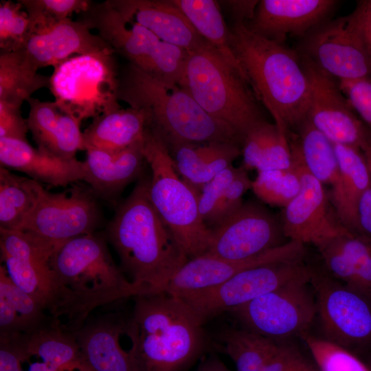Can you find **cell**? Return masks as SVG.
Segmentation results:
<instances>
[{
	"label": "cell",
	"instance_id": "f5cc1de1",
	"mask_svg": "<svg viewBox=\"0 0 371 371\" xmlns=\"http://www.w3.org/2000/svg\"><path fill=\"white\" fill-rule=\"evenodd\" d=\"M289 371H319L300 354Z\"/></svg>",
	"mask_w": 371,
	"mask_h": 371
},
{
	"label": "cell",
	"instance_id": "2e32d148",
	"mask_svg": "<svg viewBox=\"0 0 371 371\" xmlns=\"http://www.w3.org/2000/svg\"><path fill=\"white\" fill-rule=\"evenodd\" d=\"M300 57L310 84L306 119L333 144L361 150L370 142L371 132L352 109L338 81Z\"/></svg>",
	"mask_w": 371,
	"mask_h": 371
},
{
	"label": "cell",
	"instance_id": "f1b7e54d",
	"mask_svg": "<svg viewBox=\"0 0 371 371\" xmlns=\"http://www.w3.org/2000/svg\"><path fill=\"white\" fill-rule=\"evenodd\" d=\"M241 155L242 168L246 171L289 169L293 166L288 133L267 121L247 133L243 141Z\"/></svg>",
	"mask_w": 371,
	"mask_h": 371
},
{
	"label": "cell",
	"instance_id": "8d00e7d4",
	"mask_svg": "<svg viewBox=\"0 0 371 371\" xmlns=\"http://www.w3.org/2000/svg\"><path fill=\"white\" fill-rule=\"evenodd\" d=\"M319 371H370L351 351L326 339L309 335L302 337Z\"/></svg>",
	"mask_w": 371,
	"mask_h": 371
},
{
	"label": "cell",
	"instance_id": "60d3db41",
	"mask_svg": "<svg viewBox=\"0 0 371 371\" xmlns=\"http://www.w3.org/2000/svg\"><path fill=\"white\" fill-rule=\"evenodd\" d=\"M23 5L11 1L0 3V47L3 52L23 49L30 32V20Z\"/></svg>",
	"mask_w": 371,
	"mask_h": 371
},
{
	"label": "cell",
	"instance_id": "6da1fadb",
	"mask_svg": "<svg viewBox=\"0 0 371 371\" xmlns=\"http://www.w3.org/2000/svg\"><path fill=\"white\" fill-rule=\"evenodd\" d=\"M53 297L48 309L54 322L64 318L63 329L81 328L98 307L144 294L113 260L104 236L93 233L72 238L54 252Z\"/></svg>",
	"mask_w": 371,
	"mask_h": 371
},
{
	"label": "cell",
	"instance_id": "c3c4849f",
	"mask_svg": "<svg viewBox=\"0 0 371 371\" xmlns=\"http://www.w3.org/2000/svg\"><path fill=\"white\" fill-rule=\"evenodd\" d=\"M371 61V0L358 1L352 12Z\"/></svg>",
	"mask_w": 371,
	"mask_h": 371
},
{
	"label": "cell",
	"instance_id": "277c9868",
	"mask_svg": "<svg viewBox=\"0 0 371 371\" xmlns=\"http://www.w3.org/2000/svg\"><path fill=\"white\" fill-rule=\"evenodd\" d=\"M229 42L257 99L274 123L288 133L305 120L310 84L296 49L251 32L243 23L229 27Z\"/></svg>",
	"mask_w": 371,
	"mask_h": 371
},
{
	"label": "cell",
	"instance_id": "9c48e42d",
	"mask_svg": "<svg viewBox=\"0 0 371 371\" xmlns=\"http://www.w3.org/2000/svg\"><path fill=\"white\" fill-rule=\"evenodd\" d=\"M80 21L100 36L130 63L153 76L179 81L184 71L188 52L162 41L148 29L126 21L109 1L91 3Z\"/></svg>",
	"mask_w": 371,
	"mask_h": 371
},
{
	"label": "cell",
	"instance_id": "7402d4cb",
	"mask_svg": "<svg viewBox=\"0 0 371 371\" xmlns=\"http://www.w3.org/2000/svg\"><path fill=\"white\" fill-rule=\"evenodd\" d=\"M0 164L54 187L72 185L83 181L85 176L84 161L56 157L33 148L25 140L0 138Z\"/></svg>",
	"mask_w": 371,
	"mask_h": 371
},
{
	"label": "cell",
	"instance_id": "3957f363",
	"mask_svg": "<svg viewBox=\"0 0 371 371\" xmlns=\"http://www.w3.org/2000/svg\"><path fill=\"white\" fill-rule=\"evenodd\" d=\"M134 298L125 334L137 371H187L207 349L203 324L177 296L158 292Z\"/></svg>",
	"mask_w": 371,
	"mask_h": 371
},
{
	"label": "cell",
	"instance_id": "d4e9b609",
	"mask_svg": "<svg viewBox=\"0 0 371 371\" xmlns=\"http://www.w3.org/2000/svg\"><path fill=\"white\" fill-rule=\"evenodd\" d=\"M333 144L339 167V177L336 186L330 190V200L342 225L357 234L358 204L364 192L370 186L369 171L360 149Z\"/></svg>",
	"mask_w": 371,
	"mask_h": 371
},
{
	"label": "cell",
	"instance_id": "52a82bcc",
	"mask_svg": "<svg viewBox=\"0 0 371 371\" xmlns=\"http://www.w3.org/2000/svg\"><path fill=\"white\" fill-rule=\"evenodd\" d=\"M144 154L151 176L148 196L188 259L207 252L210 229L199 210L198 194L177 172L167 146L148 127L144 136Z\"/></svg>",
	"mask_w": 371,
	"mask_h": 371
},
{
	"label": "cell",
	"instance_id": "7dc6e473",
	"mask_svg": "<svg viewBox=\"0 0 371 371\" xmlns=\"http://www.w3.org/2000/svg\"><path fill=\"white\" fill-rule=\"evenodd\" d=\"M300 355L294 347L278 344L262 371H289Z\"/></svg>",
	"mask_w": 371,
	"mask_h": 371
},
{
	"label": "cell",
	"instance_id": "db71d44e",
	"mask_svg": "<svg viewBox=\"0 0 371 371\" xmlns=\"http://www.w3.org/2000/svg\"><path fill=\"white\" fill-rule=\"evenodd\" d=\"M366 162L368 166V169L370 177V186H371V140L370 142L361 150Z\"/></svg>",
	"mask_w": 371,
	"mask_h": 371
},
{
	"label": "cell",
	"instance_id": "ffe728a7",
	"mask_svg": "<svg viewBox=\"0 0 371 371\" xmlns=\"http://www.w3.org/2000/svg\"><path fill=\"white\" fill-rule=\"evenodd\" d=\"M109 49L113 48L100 36L93 34L86 24L69 18L30 29L21 50L38 69L48 66L54 67L74 55Z\"/></svg>",
	"mask_w": 371,
	"mask_h": 371
},
{
	"label": "cell",
	"instance_id": "8fae6325",
	"mask_svg": "<svg viewBox=\"0 0 371 371\" xmlns=\"http://www.w3.org/2000/svg\"><path fill=\"white\" fill-rule=\"evenodd\" d=\"M310 280L291 282L229 312L243 328L275 341L302 337L317 315Z\"/></svg>",
	"mask_w": 371,
	"mask_h": 371
},
{
	"label": "cell",
	"instance_id": "d6a6232c",
	"mask_svg": "<svg viewBox=\"0 0 371 371\" xmlns=\"http://www.w3.org/2000/svg\"><path fill=\"white\" fill-rule=\"evenodd\" d=\"M49 86V77L38 73L23 50L0 54V101L21 106L36 91Z\"/></svg>",
	"mask_w": 371,
	"mask_h": 371
},
{
	"label": "cell",
	"instance_id": "9a60e30c",
	"mask_svg": "<svg viewBox=\"0 0 371 371\" xmlns=\"http://www.w3.org/2000/svg\"><path fill=\"white\" fill-rule=\"evenodd\" d=\"M283 238L281 221L259 203L243 202L230 216L210 228L205 254L232 260L246 259L284 244L287 241Z\"/></svg>",
	"mask_w": 371,
	"mask_h": 371
},
{
	"label": "cell",
	"instance_id": "ee69618b",
	"mask_svg": "<svg viewBox=\"0 0 371 371\" xmlns=\"http://www.w3.org/2000/svg\"><path fill=\"white\" fill-rule=\"evenodd\" d=\"M247 172L242 167L239 168L237 175L225 190L218 208L216 225L243 205V196L248 190L251 189L252 186V181Z\"/></svg>",
	"mask_w": 371,
	"mask_h": 371
},
{
	"label": "cell",
	"instance_id": "d590c367",
	"mask_svg": "<svg viewBox=\"0 0 371 371\" xmlns=\"http://www.w3.org/2000/svg\"><path fill=\"white\" fill-rule=\"evenodd\" d=\"M299 175L292 166L289 169L258 171L252 181L251 190L262 202L284 208L300 192Z\"/></svg>",
	"mask_w": 371,
	"mask_h": 371
},
{
	"label": "cell",
	"instance_id": "5bb4252c",
	"mask_svg": "<svg viewBox=\"0 0 371 371\" xmlns=\"http://www.w3.org/2000/svg\"><path fill=\"white\" fill-rule=\"evenodd\" d=\"M97 196L89 186L73 183L67 190H45L20 229L57 246L95 233L102 222Z\"/></svg>",
	"mask_w": 371,
	"mask_h": 371
},
{
	"label": "cell",
	"instance_id": "e575fe53",
	"mask_svg": "<svg viewBox=\"0 0 371 371\" xmlns=\"http://www.w3.org/2000/svg\"><path fill=\"white\" fill-rule=\"evenodd\" d=\"M27 118L29 131L38 148L55 155L65 132L66 120L55 101L30 98Z\"/></svg>",
	"mask_w": 371,
	"mask_h": 371
},
{
	"label": "cell",
	"instance_id": "4316f807",
	"mask_svg": "<svg viewBox=\"0 0 371 371\" xmlns=\"http://www.w3.org/2000/svg\"><path fill=\"white\" fill-rule=\"evenodd\" d=\"M148 126V117L142 109L120 108L102 114L82 132V150L91 148L119 153L142 139Z\"/></svg>",
	"mask_w": 371,
	"mask_h": 371
},
{
	"label": "cell",
	"instance_id": "d6986e66",
	"mask_svg": "<svg viewBox=\"0 0 371 371\" xmlns=\"http://www.w3.org/2000/svg\"><path fill=\"white\" fill-rule=\"evenodd\" d=\"M338 3L334 0H261L253 19L245 25L261 37L284 44L288 37L302 38L330 19Z\"/></svg>",
	"mask_w": 371,
	"mask_h": 371
},
{
	"label": "cell",
	"instance_id": "44dd1931",
	"mask_svg": "<svg viewBox=\"0 0 371 371\" xmlns=\"http://www.w3.org/2000/svg\"><path fill=\"white\" fill-rule=\"evenodd\" d=\"M128 22L138 24L166 43L188 52L207 42L170 0H109Z\"/></svg>",
	"mask_w": 371,
	"mask_h": 371
},
{
	"label": "cell",
	"instance_id": "5b68a950",
	"mask_svg": "<svg viewBox=\"0 0 371 371\" xmlns=\"http://www.w3.org/2000/svg\"><path fill=\"white\" fill-rule=\"evenodd\" d=\"M118 99L146 113L149 127L168 149L183 144L226 142L242 146L238 135L207 113L186 89L131 63L120 78Z\"/></svg>",
	"mask_w": 371,
	"mask_h": 371
},
{
	"label": "cell",
	"instance_id": "8992f818",
	"mask_svg": "<svg viewBox=\"0 0 371 371\" xmlns=\"http://www.w3.org/2000/svg\"><path fill=\"white\" fill-rule=\"evenodd\" d=\"M180 86L207 113L232 128L243 141L249 131L267 121L245 75L208 43L189 52Z\"/></svg>",
	"mask_w": 371,
	"mask_h": 371
},
{
	"label": "cell",
	"instance_id": "836d02e7",
	"mask_svg": "<svg viewBox=\"0 0 371 371\" xmlns=\"http://www.w3.org/2000/svg\"><path fill=\"white\" fill-rule=\"evenodd\" d=\"M220 350L235 363L237 371H262L278 344L249 330L228 328L219 333Z\"/></svg>",
	"mask_w": 371,
	"mask_h": 371
},
{
	"label": "cell",
	"instance_id": "ab89813d",
	"mask_svg": "<svg viewBox=\"0 0 371 371\" xmlns=\"http://www.w3.org/2000/svg\"><path fill=\"white\" fill-rule=\"evenodd\" d=\"M26 10L30 29L41 27L85 12L91 2L87 0H20Z\"/></svg>",
	"mask_w": 371,
	"mask_h": 371
},
{
	"label": "cell",
	"instance_id": "11a10c76",
	"mask_svg": "<svg viewBox=\"0 0 371 371\" xmlns=\"http://www.w3.org/2000/svg\"><path fill=\"white\" fill-rule=\"evenodd\" d=\"M28 371H56L42 361H37L30 365Z\"/></svg>",
	"mask_w": 371,
	"mask_h": 371
},
{
	"label": "cell",
	"instance_id": "7c38bea8",
	"mask_svg": "<svg viewBox=\"0 0 371 371\" xmlns=\"http://www.w3.org/2000/svg\"><path fill=\"white\" fill-rule=\"evenodd\" d=\"M310 282L325 339L349 351L371 346V298L314 269Z\"/></svg>",
	"mask_w": 371,
	"mask_h": 371
},
{
	"label": "cell",
	"instance_id": "cb8c5ba5",
	"mask_svg": "<svg viewBox=\"0 0 371 371\" xmlns=\"http://www.w3.org/2000/svg\"><path fill=\"white\" fill-rule=\"evenodd\" d=\"M125 327L126 321L108 317L85 323L72 333L93 371H137L131 349L126 351L120 345Z\"/></svg>",
	"mask_w": 371,
	"mask_h": 371
},
{
	"label": "cell",
	"instance_id": "ba28073f",
	"mask_svg": "<svg viewBox=\"0 0 371 371\" xmlns=\"http://www.w3.org/2000/svg\"><path fill=\"white\" fill-rule=\"evenodd\" d=\"M114 52L76 55L54 67L49 89L62 113L82 122L121 108Z\"/></svg>",
	"mask_w": 371,
	"mask_h": 371
},
{
	"label": "cell",
	"instance_id": "4dcf8cb0",
	"mask_svg": "<svg viewBox=\"0 0 371 371\" xmlns=\"http://www.w3.org/2000/svg\"><path fill=\"white\" fill-rule=\"evenodd\" d=\"M46 189L41 183L0 168V229L19 230Z\"/></svg>",
	"mask_w": 371,
	"mask_h": 371
},
{
	"label": "cell",
	"instance_id": "bcb514c9",
	"mask_svg": "<svg viewBox=\"0 0 371 371\" xmlns=\"http://www.w3.org/2000/svg\"><path fill=\"white\" fill-rule=\"evenodd\" d=\"M27 361L19 339L0 341V371H24L21 365Z\"/></svg>",
	"mask_w": 371,
	"mask_h": 371
},
{
	"label": "cell",
	"instance_id": "b9f144b4",
	"mask_svg": "<svg viewBox=\"0 0 371 371\" xmlns=\"http://www.w3.org/2000/svg\"><path fill=\"white\" fill-rule=\"evenodd\" d=\"M239 170L232 165L218 173L203 186L198 194L201 218L208 228L216 225L218 208L225 190Z\"/></svg>",
	"mask_w": 371,
	"mask_h": 371
},
{
	"label": "cell",
	"instance_id": "74e56055",
	"mask_svg": "<svg viewBox=\"0 0 371 371\" xmlns=\"http://www.w3.org/2000/svg\"><path fill=\"white\" fill-rule=\"evenodd\" d=\"M0 297L17 313L24 328V335L43 325L44 307L11 280L5 267L2 265L0 266Z\"/></svg>",
	"mask_w": 371,
	"mask_h": 371
},
{
	"label": "cell",
	"instance_id": "7a4b0ae2",
	"mask_svg": "<svg viewBox=\"0 0 371 371\" xmlns=\"http://www.w3.org/2000/svg\"><path fill=\"white\" fill-rule=\"evenodd\" d=\"M141 179L116 208L104 237L126 278L144 293H158L189 260L148 196Z\"/></svg>",
	"mask_w": 371,
	"mask_h": 371
},
{
	"label": "cell",
	"instance_id": "f907efd6",
	"mask_svg": "<svg viewBox=\"0 0 371 371\" xmlns=\"http://www.w3.org/2000/svg\"><path fill=\"white\" fill-rule=\"evenodd\" d=\"M358 234L371 241V186L361 196L357 209Z\"/></svg>",
	"mask_w": 371,
	"mask_h": 371
},
{
	"label": "cell",
	"instance_id": "7bdbcfd3",
	"mask_svg": "<svg viewBox=\"0 0 371 371\" xmlns=\"http://www.w3.org/2000/svg\"><path fill=\"white\" fill-rule=\"evenodd\" d=\"M352 109L371 132V80L338 81Z\"/></svg>",
	"mask_w": 371,
	"mask_h": 371
},
{
	"label": "cell",
	"instance_id": "4fadbf2b",
	"mask_svg": "<svg viewBox=\"0 0 371 371\" xmlns=\"http://www.w3.org/2000/svg\"><path fill=\"white\" fill-rule=\"evenodd\" d=\"M296 50L337 81L371 80V61L352 13L318 25Z\"/></svg>",
	"mask_w": 371,
	"mask_h": 371
},
{
	"label": "cell",
	"instance_id": "f35d334b",
	"mask_svg": "<svg viewBox=\"0 0 371 371\" xmlns=\"http://www.w3.org/2000/svg\"><path fill=\"white\" fill-rule=\"evenodd\" d=\"M339 239L354 269L352 288L371 298V241L352 232L339 236Z\"/></svg>",
	"mask_w": 371,
	"mask_h": 371
},
{
	"label": "cell",
	"instance_id": "83f0119b",
	"mask_svg": "<svg viewBox=\"0 0 371 371\" xmlns=\"http://www.w3.org/2000/svg\"><path fill=\"white\" fill-rule=\"evenodd\" d=\"M20 343L27 360L38 357L56 371H93L74 334L55 323L23 335Z\"/></svg>",
	"mask_w": 371,
	"mask_h": 371
},
{
	"label": "cell",
	"instance_id": "f6af8a7d",
	"mask_svg": "<svg viewBox=\"0 0 371 371\" xmlns=\"http://www.w3.org/2000/svg\"><path fill=\"white\" fill-rule=\"evenodd\" d=\"M29 131L21 107L0 101V138L25 140Z\"/></svg>",
	"mask_w": 371,
	"mask_h": 371
},
{
	"label": "cell",
	"instance_id": "484cf974",
	"mask_svg": "<svg viewBox=\"0 0 371 371\" xmlns=\"http://www.w3.org/2000/svg\"><path fill=\"white\" fill-rule=\"evenodd\" d=\"M168 150L180 177L198 192L241 155L240 146L226 142L183 144Z\"/></svg>",
	"mask_w": 371,
	"mask_h": 371
},
{
	"label": "cell",
	"instance_id": "681fc988",
	"mask_svg": "<svg viewBox=\"0 0 371 371\" xmlns=\"http://www.w3.org/2000/svg\"><path fill=\"white\" fill-rule=\"evenodd\" d=\"M259 1L256 0H229L220 1L229 11L234 23H246L251 21L256 12Z\"/></svg>",
	"mask_w": 371,
	"mask_h": 371
},
{
	"label": "cell",
	"instance_id": "603a6c76",
	"mask_svg": "<svg viewBox=\"0 0 371 371\" xmlns=\"http://www.w3.org/2000/svg\"><path fill=\"white\" fill-rule=\"evenodd\" d=\"M85 181L97 196L113 202L124 188L142 173L144 163V138L124 150L111 153L87 148Z\"/></svg>",
	"mask_w": 371,
	"mask_h": 371
},
{
	"label": "cell",
	"instance_id": "f546056e",
	"mask_svg": "<svg viewBox=\"0 0 371 371\" xmlns=\"http://www.w3.org/2000/svg\"><path fill=\"white\" fill-rule=\"evenodd\" d=\"M288 137L310 173L323 185L334 188L339 181V167L333 143L307 119L289 132Z\"/></svg>",
	"mask_w": 371,
	"mask_h": 371
},
{
	"label": "cell",
	"instance_id": "30bf717a",
	"mask_svg": "<svg viewBox=\"0 0 371 371\" xmlns=\"http://www.w3.org/2000/svg\"><path fill=\"white\" fill-rule=\"evenodd\" d=\"M313 270L304 258L269 263L241 271L214 287L178 297L203 324L284 284L311 279Z\"/></svg>",
	"mask_w": 371,
	"mask_h": 371
},
{
	"label": "cell",
	"instance_id": "9f6ffc18",
	"mask_svg": "<svg viewBox=\"0 0 371 371\" xmlns=\"http://www.w3.org/2000/svg\"><path fill=\"white\" fill-rule=\"evenodd\" d=\"M369 369H370V371H371V368H369Z\"/></svg>",
	"mask_w": 371,
	"mask_h": 371
},
{
	"label": "cell",
	"instance_id": "ac0fdd59",
	"mask_svg": "<svg viewBox=\"0 0 371 371\" xmlns=\"http://www.w3.org/2000/svg\"><path fill=\"white\" fill-rule=\"evenodd\" d=\"M304 245L288 240L258 256L243 260H226L203 254L189 259L160 292L177 297L214 287L245 270L280 261L304 258Z\"/></svg>",
	"mask_w": 371,
	"mask_h": 371
},
{
	"label": "cell",
	"instance_id": "816d5d0a",
	"mask_svg": "<svg viewBox=\"0 0 371 371\" xmlns=\"http://www.w3.org/2000/svg\"><path fill=\"white\" fill-rule=\"evenodd\" d=\"M196 371H232L215 355L204 358Z\"/></svg>",
	"mask_w": 371,
	"mask_h": 371
},
{
	"label": "cell",
	"instance_id": "e0dca14e",
	"mask_svg": "<svg viewBox=\"0 0 371 371\" xmlns=\"http://www.w3.org/2000/svg\"><path fill=\"white\" fill-rule=\"evenodd\" d=\"M291 149L293 166L299 175L301 188L282 210L281 224L285 238L318 247L333 238L351 232L338 218H334L324 185L310 173L291 146Z\"/></svg>",
	"mask_w": 371,
	"mask_h": 371
},
{
	"label": "cell",
	"instance_id": "1f68e13d",
	"mask_svg": "<svg viewBox=\"0 0 371 371\" xmlns=\"http://www.w3.org/2000/svg\"><path fill=\"white\" fill-rule=\"evenodd\" d=\"M170 1L184 14L199 35L216 49L229 64L244 74L231 49L229 27L223 17L218 1Z\"/></svg>",
	"mask_w": 371,
	"mask_h": 371
}]
</instances>
